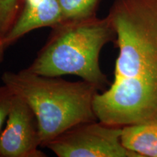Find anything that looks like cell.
I'll use <instances>...</instances> for the list:
<instances>
[{"mask_svg":"<svg viewBox=\"0 0 157 157\" xmlns=\"http://www.w3.org/2000/svg\"><path fill=\"white\" fill-rule=\"evenodd\" d=\"M107 17L119 55L113 82L94 98L95 117L120 127L157 119V0H114Z\"/></svg>","mask_w":157,"mask_h":157,"instance_id":"obj_1","label":"cell"},{"mask_svg":"<svg viewBox=\"0 0 157 157\" xmlns=\"http://www.w3.org/2000/svg\"><path fill=\"white\" fill-rule=\"evenodd\" d=\"M2 81L34 111L42 147L78 124L98 120L93 100L100 90L84 80L69 82L25 68L17 72L5 71Z\"/></svg>","mask_w":157,"mask_h":157,"instance_id":"obj_2","label":"cell"},{"mask_svg":"<svg viewBox=\"0 0 157 157\" xmlns=\"http://www.w3.org/2000/svg\"><path fill=\"white\" fill-rule=\"evenodd\" d=\"M52 29L48 41L26 69L48 76L74 75L100 91L106 90L110 83L99 58L103 47L116 40L109 17L63 21Z\"/></svg>","mask_w":157,"mask_h":157,"instance_id":"obj_3","label":"cell"},{"mask_svg":"<svg viewBox=\"0 0 157 157\" xmlns=\"http://www.w3.org/2000/svg\"><path fill=\"white\" fill-rule=\"evenodd\" d=\"M122 127L96 120L71 127L44 147L58 157H139L121 142Z\"/></svg>","mask_w":157,"mask_h":157,"instance_id":"obj_4","label":"cell"},{"mask_svg":"<svg viewBox=\"0 0 157 157\" xmlns=\"http://www.w3.org/2000/svg\"><path fill=\"white\" fill-rule=\"evenodd\" d=\"M40 146V130L34 111L22 98L14 95L0 136V157L46 156Z\"/></svg>","mask_w":157,"mask_h":157,"instance_id":"obj_5","label":"cell"},{"mask_svg":"<svg viewBox=\"0 0 157 157\" xmlns=\"http://www.w3.org/2000/svg\"><path fill=\"white\" fill-rule=\"evenodd\" d=\"M63 22L59 0H23L13 26L3 38L7 49L31 31L56 26Z\"/></svg>","mask_w":157,"mask_h":157,"instance_id":"obj_6","label":"cell"},{"mask_svg":"<svg viewBox=\"0 0 157 157\" xmlns=\"http://www.w3.org/2000/svg\"><path fill=\"white\" fill-rule=\"evenodd\" d=\"M121 142L139 157H157V119L123 127Z\"/></svg>","mask_w":157,"mask_h":157,"instance_id":"obj_7","label":"cell"},{"mask_svg":"<svg viewBox=\"0 0 157 157\" xmlns=\"http://www.w3.org/2000/svg\"><path fill=\"white\" fill-rule=\"evenodd\" d=\"M101 0H59L63 21L95 17Z\"/></svg>","mask_w":157,"mask_h":157,"instance_id":"obj_8","label":"cell"},{"mask_svg":"<svg viewBox=\"0 0 157 157\" xmlns=\"http://www.w3.org/2000/svg\"><path fill=\"white\" fill-rule=\"evenodd\" d=\"M13 93L7 86H0V136L6 124L11 108Z\"/></svg>","mask_w":157,"mask_h":157,"instance_id":"obj_9","label":"cell"},{"mask_svg":"<svg viewBox=\"0 0 157 157\" xmlns=\"http://www.w3.org/2000/svg\"><path fill=\"white\" fill-rule=\"evenodd\" d=\"M5 50H6V48L5 47V44H4L3 43L2 36L0 35V63L3 60L4 54H5Z\"/></svg>","mask_w":157,"mask_h":157,"instance_id":"obj_10","label":"cell"}]
</instances>
